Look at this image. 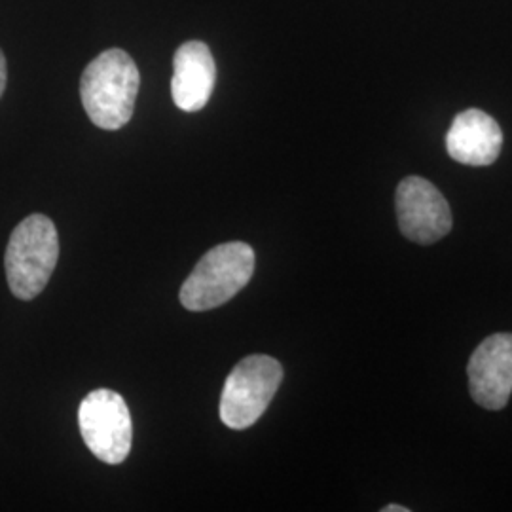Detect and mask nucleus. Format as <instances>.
<instances>
[{"label":"nucleus","mask_w":512,"mask_h":512,"mask_svg":"<svg viewBox=\"0 0 512 512\" xmlns=\"http://www.w3.org/2000/svg\"><path fill=\"white\" fill-rule=\"evenodd\" d=\"M382 512H410V509L403 507V505H387L382 509Z\"/></svg>","instance_id":"nucleus-11"},{"label":"nucleus","mask_w":512,"mask_h":512,"mask_svg":"<svg viewBox=\"0 0 512 512\" xmlns=\"http://www.w3.org/2000/svg\"><path fill=\"white\" fill-rule=\"evenodd\" d=\"M59 258V236L46 215H31L14 228L4 270L12 294L19 300H33L42 293L54 274Z\"/></svg>","instance_id":"nucleus-2"},{"label":"nucleus","mask_w":512,"mask_h":512,"mask_svg":"<svg viewBox=\"0 0 512 512\" xmlns=\"http://www.w3.org/2000/svg\"><path fill=\"white\" fill-rule=\"evenodd\" d=\"M469 389L486 410L505 408L512 395V334L488 336L467 365Z\"/></svg>","instance_id":"nucleus-7"},{"label":"nucleus","mask_w":512,"mask_h":512,"mask_svg":"<svg viewBox=\"0 0 512 512\" xmlns=\"http://www.w3.org/2000/svg\"><path fill=\"white\" fill-rule=\"evenodd\" d=\"M217 65L211 50L200 42H184L173 57L171 95L179 109L184 112L202 110L215 90Z\"/></svg>","instance_id":"nucleus-8"},{"label":"nucleus","mask_w":512,"mask_h":512,"mask_svg":"<svg viewBox=\"0 0 512 512\" xmlns=\"http://www.w3.org/2000/svg\"><path fill=\"white\" fill-rule=\"evenodd\" d=\"M397 219L403 236L420 245H431L452 230V211L439 188L421 177H406L395 196Z\"/></svg>","instance_id":"nucleus-6"},{"label":"nucleus","mask_w":512,"mask_h":512,"mask_svg":"<svg viewBox=\"0 0 512 512\" xmlns=\"http://www.w3.org/2000/svg\"><path fill=\"white\" fill-rule=\"evenodd\" d=\"M255 274V251L241 241L213 247L186 277L181 287V304L188 311L219 308L232 300Z\"/></svg>","instance_id":"nucleus-3"},{"label":"nucleus","mask_w":512,"mask_h":512,"mask_svg":"<svg viewBox=\"0 0 512 512\" xmlns=\"http://www.w3.org/2000/svg\"><path fill=\"white\" fill-rule=\"evenodd\" d=\"M283 380V366L268 355H249L226 378L220 420L230 429H249L268 410Z\"/></svg>","instance_id":"nucleus-4"},{"label":"nucleus","mask_w":512,"mask_h":512,"mask_svg":"<svg viewBox=\"0 0 512 512\" xmlns=\"http://www.w3.org/2000/svg\"><path fill=\"white\" fill-rule=\"evenodd\" d=\"M6 80H8V73H6V59H4V54L0 52V97H2V93L6 90Z\"/></svg>","instance_id":"nucleus-10"},{"label":"nucleus","mask_w":512,"mask_h":512,"mask_svg":"<svg viewBox=\"0 0 512 512\" xmlns=\"http://www.w3.org/2000/svg\"><path fill=\"white\" fill-rule=\"evenodd\" d=\"M503 147L499 124L484 110L459 112L446 135V148L459 164L486 167L494 164Z\"/></svg>","instance_id":"nucleus-9"},{"label":"nucleus","mask_w":512,"mask_h":512,"mask_svg":"<svg viewBox=\"0 0 512 512\" xmlns=\"http://www.w3.org/2000/svg\"><path fill=\"white\" fill-rule=\"evenodd\" d=\"M80 435L93 456L118 465L128 458L133 425L128 404L112 389H95L78 408Z\"/></svg>","instance_id":"nucleus-5"},{"label":"nucleus","mask_w":512,"mask_h":512,"mask_svg":"<svg viewBox=\"0 0 512 512\" xmlns=\"http://www.w3.org/2000/svg\"><path fill=\"white\" fill-rule=\"evenodd\" d=\"M141 76L124 50H107L86 67L80 80V99L97 128H124L133 116Z\"/></svg>","instance_id":"nucleus-1"}]
</instances>
